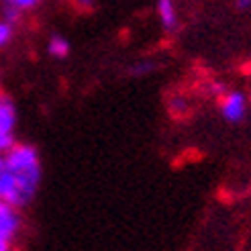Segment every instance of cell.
<instances>
[{"mask_svg": "<svg viewBox=\"0 0 251 251\" xmlns=\"http://www.w3.org/2000/svg\"><path fill=\"white\" fill-rule=\"evenodd\" d=\"M0 251H12V243L0 239Z\"/></svg>", "mask_w": 251, "mask_h": 251, "instance_id": "obj_13", "label": "cell"}, {"mask_svg": "<svg viewBox=\"0 0 251 251\" xmlns=\"http://www.w3.org/2000/svg\"><path fill=\"white\" fill-rule=\"evenodd\" d=\"M247 112V98L243 92H227L221 100V115L229 123H239Z\"/></svg>", "mask_w": 251, "mask_h": 251, "instance_id": "obj_2", "label": "cell"}, {"mask_svg": "<svg viewBox=\"0 0 251 251\" xmlns=\"http://www.w3.org/2000/svg\"><path fill=\"white\" fill-rule=\"evenodd\" d=\"M235 6L239 10H245V8H251V0H235Z\"/></svg>", "mask_w": 251, "mask_h": 251, "instance_id": "obj_11", "label": "cell"}, {"mask_svg": "<svg viewBox=\"0 0 251 251\" xmlns=\"http://www.w3.org/2000/svg\"><path fill=\"white\" fill-rule=\"evenodd\" d=\"M0 15H2V21H4V23H8L10 27H15V25L21 21L23 12L17 10V8H12V6H2V12H0Z\"/></svg>", "mask_w": 251, "mask_h": 251, "instance_id": "obj_9", "label": "cell"}, {"mask_svg": "<svg viewBox=\"0 0 251 251\" xmlns=\"http://www.w3.org/2000/svg\"><path fill=\"white\" fill-rule=\"evenodd\" d=\"M2 2H4V6H12V8L25 12V10L35 8L37 4H39V0H2Z\"/></svg>", "mask_w": 251, "mask_h": 251, "instance_id": "obj_8", "label": "cell"}, {"mask_svg": "<svg viewBox=\"0 0 251 251\" xmlns=\"http://www.w3.org/2000/svg\"><path fill=\"white\" fill-rule=\"evenodd\" d=\"M47 51H49V55L55 57V59H64V57L70 55V43H68L66 37L53 35L51 39H49V43H47Z\"/></svg>", "mask_w": 251, "mask_h": 251, "instance_id": "obj_7", "label": "cell"}, {"mask_svg": "<svg viewBox=\"0 0 251 251\" xmlns=\"http://www.w3.org/2000/svg\"><path fill=\"white\" fill-rule=\"evenodd\" d=\"M151 68H153V64H149V61H141V64H135L131 68V74L133 76H143V74L151 72Z\"/></svg>", "mask_w": 251, "mask_h": 251, "instance_id": "obj_10", "label": "cell"}, {"mask_svg": "<svg viewBox=\"0 0 251 251\" xmlns=\"http://www.w3.org/2000/svg\"><path fill=\"white\" fill-rule=\"evenodd\" d=\"M17 125V110L12 100L0 94V135H12Z\"/></svg>", "mask_w": 251, "mask_h": 251, "instance_id": "obj_5", "label": "cell"}, {"mask_svg": "<svg viewBox=\"0 0 251 251\" xmlns=\"http://www.w3.org/2000/svg\"><path fill=\"white\" fill-rule=\"evenodd\" d=\"M2 170H4V155L0 153V172H2Z\"/></svg>", "mask_w": 251, "mask_h": 251, "instance_id": "obj_14", "label": "cell"}, {"mask_svg": "<svg viewBox=\"0 0 251 251\" xmlns=\"http://www.w3.org/2000/svg\"><path fill=\"white\" fill-rule=\"evenodd\" d=\"M157 15L166 31H176V27H178V12H176L174 0H157Z\"/></svg>", "mask_w": 251, "mask_h": 251, "instance_id": "obj_6", "label": "cell"}, {"mask_svg": "<svg viewBox=\"0 0 251 251\" xmlns=\"http://www.w3.org/2000/svg\"><path fill=\"white\" fill-rule=\"evenodd\" d=\"M33 168H41L39 151L29 143H17L10 151L4 153V170L10 174H23Z\"/></svg>", "mask_w": 251, "mask_h": 251, "instance_id": "obj_1", "label": "cell"}, {"mask_svg": "<svg viewBox=\"0 0 251 251\" xmlns=\"http://www.w3.org/2000/svg\"><path fill=\"white\" fill-rule=\"evenodd\" d=\"M0 202H6L15 208H21V194H19V186L15 174H10L8 170L0 172Z\"/></svg>", "mask_w": 251, "mask_h": 251, "instance_id": "obj_4", "label": "cell"}, {"mask_svg": "<svg viewBox=\"0 0 251 251\" xmlns=\"http://www.w3.org/2000/svg\"><path fill=\"white\" fill-rule=\"evenodd\" d=\"M21 231V217L15 206L0 202V239L12 243Z\"/></svg>", "mask_w": 251, "mask_h": 251, "instance_id": "obj_3", "label": "cell"}, {"mask_svg": "<svg viewBox=\"0 0 251 251\" xmlns=\"http://www.w3.org/2000/svg\"><path fill=\"white\" fill-rule=\"evenodd\" d=\"M74 2H76L80 8H90L92 6V2H94V0H74Z\"/></svg>", "mask_w": 251, "mask_h": 251, "instance_id": "obj_12", "label": "cell"}]
</instances>
